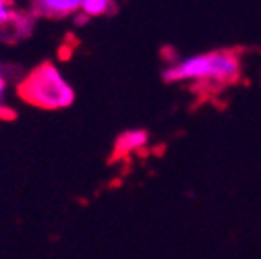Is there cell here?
I'll return each mask as SVG.
<instances>
[{
	"mask_svg": "<svg viewBox=\"0 0 261 259\" xmlns=\"http://www.w3.org/2000/svg\"><path fill=\"white\" fill-rule=\"evenodd\" d=\"M19 98L31 106L44 110L69 108L75 102V91L71 83L62 77L56 64L44 62L31 71L17 89Z\"/></svg>",
	"mask_w": 261,
	"mask_h": 259,
	"instance_id": "obj_1",
	"label": "cell"
},
{
	"mask_svg": "<svg viewBox=\"0 0 261 259\" xmlns=\"http://www.w3.org/2000/svg\"><path fill=\"white\" fill-rule=\"evenodd\" d=\"M241 75V60L234 52L216 50L199 56H191L174 67L166 69L164 81H216V83H232Z\"/></svg>",
	"mask_w": 261,
	"mask_h": 259,
	"instance_id": "obj_2",
	"label": "cell"
},
{
	"mask_svg": "<svg viewBox=\"0 0 261 259\" xmlns=\"http://www.w3.org/2000/svg\"><path fill=\"white\" fill-rule=\"evenodd\" d=\"M36 7L42 15L60 19L77 13L81 7V0H36Z\"/></svg>",
	"mask_w": 261,
	"mask_h": 259,
	"instance_id": "obj_3",
	"label": "cell"
},
{
	"mask_svg": "<svg viewBox=\"0 0 261 259\" xmlns=\"http://www.w3.org/2000/svg\"><path fill=\"white\" fill-rule=\"evenodd\" d=\"M145 143H147V133L145 131H128V133L120 135V139L116 143V151L118 153H126V151L143 147Z\"/></svg>",
	"mask_w": 261,
	"mask_h": 259,
	"instance_id": "obj_4",
	"label": "cell"
},
{
	"mask_svg": "<svg viewBox=\"0 0 261 259\" xmlns=\"http://www.w3.org/2000/svg\"><path fill=\"white\" fill-rule=\"evenodd\" d=\"M112 7H114V0H81L79 11L85 17H102L110 13Z\"/></svg>",
	"mask_w": 261,
	"mask_h": 259,
	"instance_id": "obj_5",
	"label": "cell"
},
{
	"mask_svg": "<svg viewBox=\"0 0 261 259\" xmlns=\"http://www.w3.org/2000/svg\"><path fill=\"white\" fill-rule=\"evenodd\" d=\"M17 17H19V15H17V11L13 9L11 0H0V27L15 23Z\"/></svg>",
	"mask_w": 261,
	"mask_h": 259,
	"instance_id": "obj_6",
	"label": "cell"
},
{
	"mask_svg": "<svg viewBox=\"0 0 261 259\" xmlns=\"http://www.w3.org/2000/svg\"><path fill=\"white\" fill-rule=\"evenodd\" d=\"M5 93H7V79L5 75H0V114H5Z\"/></svg>",
	"mask_w": 261,
	"mask_h": 259,
	"instance_id": "obj_7",
	"label": "cell"
}]
</instances>
